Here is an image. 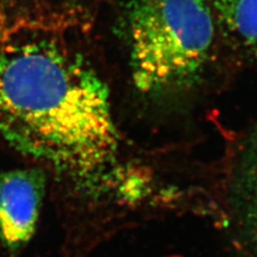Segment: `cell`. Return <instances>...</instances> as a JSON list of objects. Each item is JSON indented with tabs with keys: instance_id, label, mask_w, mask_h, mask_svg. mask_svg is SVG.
<instances>
[{
	"instance_id": "6da1fadb",
	"label": "cell",
	"mask_w": 257,
	"mask_h": 257,
	"mask_svg": "<svg viewBox=\"0 0 257 257\" xmlns=\"http://www.w3.org/2000/svg\"><path fill=\"white\" fill-rule=\"evenodd\" d=\"M64 35L0 41V136L96 198L119 180L120 136L106 84Z\"/></svg>"
},
{
	"instance_id": "7a4b0ae2",
	"label": "cell",
	"mask_w": 257,
	"mask_h": 257,
	"mask_svg": "<svg viewBox=\"0 0 257 257\" xmlns=\"http://www.w3.org/2000/svg\"><path fill=\"white\" fill-rule=\"evenodd\" d=\"M132 80L154 99L195 88L214 53L216 23L208 0H125Z\"/></svg>"
},
{
	"instance_id": "3957f363",
	"label": "cell",
	"mask_w": 257,
	"mask_h": 257,
	"mask_svg": "<svg viewBox=\"0 0 257 257\" xmlns=\"http://www.w3.org/2000/svg\"><path fill=\"white\" fill-rule=\"evenodd\" d=\"M45 188L42 168L0 173V243L12 256L35 234Z\"/></svg>"
},
{
	"instance_id": "277c9868",
	"label": "cell",
	"mask_w": 257,
	"mask_h": 257,
	"mask_svg": "<svg viewBox=\"0 0 257 257\" xmlns=\"http://www.w3.org/2000/svg\"><path fill=\"white\" fill-rule=\"evenodd\" d=\"M93 0H0V41L23 32L68 34L90 27Z\"/></svg>"
},
{
	"instance_id": "5b68a950",
	"label": "cell",
	"mask_w": 257,
	"mask_h": 257,
	"mask_svg": "<svg viewBox=\"0 0 257 257\" xmlns=\"http://www.w3.org/2000/svg\"><path fill=\"white\" fill-rule=\"evenodd\" d=\"M228 209L235 235L248 257H257V138L241 151L228 188Z\"/></svg>"
},
{
	"instance_id": "8992f818",
	"label": "cell",
	"mask_w": 257,
	"mask_h": 257,
	"mask_svg": "<svg viewBox=\"0 0 257 257\" xmlns=\"http://www.w3.org/2000/svg\"><path fill=\"white\" fill-rule=\"evenodd\" d=\"M216 23L257 66V0H208Z\"/></svg>"
}]
</instances>
